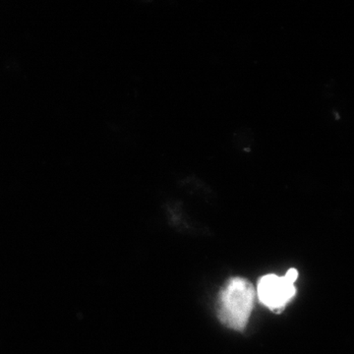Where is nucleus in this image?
<instances>
[{
    "mask_svg": "<svg viewBox=\"0 0 354 354\" xmlns=\"http://www.w3.org/2000/svg\"><path fill=\"white\" fill-rule=\"evenodd\" d=\"M256 291L243 278H232L221 290L218 299V317L230 329L243 332L250 319Z\"/></svg>",
    "mask_w": 354,
    "mask_h": 354,
    "instance_id": "nucleus-1",
    "label": "nucleus"
},
{
    "mask_svg": "<svg viewBox=\"0 0 354 354\" xmlns=\"http://www.w3.org/2000/svg\"><path fill=\"white\" fill-rule=\"evenodd\" d=\"M298 271L288 270L285 277L266 274L258 281L257 295L261 304L272 311H281L297 295L295 283Z\"/></svg>",
    "mask_w": 354,
    "mask_h": 354,
    "instance_id": "nucleus-2",
    "label": "nucleus"
}]
</instances>
